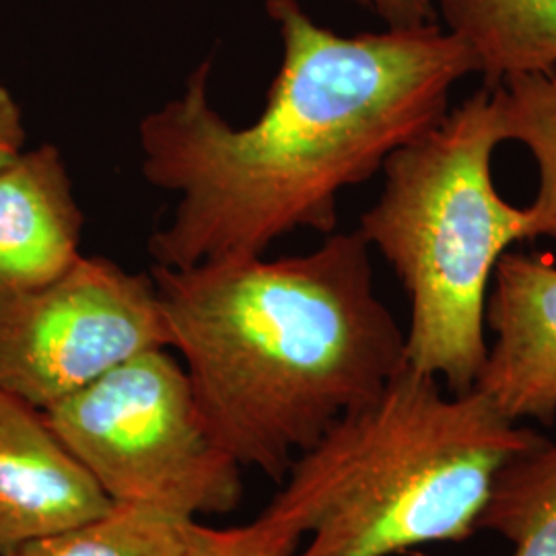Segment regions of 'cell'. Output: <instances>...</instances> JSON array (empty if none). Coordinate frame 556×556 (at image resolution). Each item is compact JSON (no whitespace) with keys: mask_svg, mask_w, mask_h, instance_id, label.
Instances as JSON below:
<instances>
[{"mask_svg":"<svg viewBox=\"0 0 556 556\" xmlns=\"http://www.w3.org/2000/svg\"><path fill=\"white\" fill-rule=\"evenodd\" d=\"M282 56L258 118L236 126L211 101V60L139 124L140 172L178 197L149 239L155 266L264 256L298 229L330 236L338 199L374 178L450 112L477 73L441 23L340 36L299 0H264Z\"/></svg>","mask_w":556,"mask_h":556,"instance_id":"obj_1","label":"cell"},{"mask_svg":"<svg viewBox=\"0 0 556 556\" xmlns=\"http://www.w3.org/2000/svg\"><path fill=\"white\" fill-rule=\"evenodd\" d=\"M151 277L204 429L277 484L406 365L358 231L298 256L153 266Z\"/></svg>","mask_w":556,"mask_h":556,"instance_id":"obj_2","label":"cell"},{"mask_svg":"<svg viewBox=\"0 0 556 556\" xmlns=\"http://www.w3.org/2000/svg\"><path fill=\"white\" fill-rule=\"evenodd\" d=\"M546 438L472 390L404 365L299 454L270 507L309 542L299 556H392L464 542L498 472Z\"/></svg>","mask_w":556,"mask_h":556,"instance_id":"obj_3","label":"cell"},{"mask_svg":"<svg viewBox=\"0 0 556 556\" xmlns=\"http://www.w3.org/2000/svg\"><path fill=\"white\" fill-rule=\"evenodd\" d=\"M498 144L493 91L482 87L390 155L381 194L358 223L410 301L406 365L443 379L452 394L472 392L484 367L498 260L530 241L526 208L503 199L493 179Z\"/></svg>","mask_w":556,"mask_h":556,"instance_id":"obj_4","label":"cell"},{"mask_svg":"<svg viewBox=\"0 0 556 556\" xmlns=\"http://www.w3.org/2000/svg\"><path fill=\"white\" fill-rule=\"evenodd\" d=\"M43 415L112 503L194 519L241 503V466L204 429L167 349L128 358Z\"/></svg>","mask_w":556,"mask_h":556,"instance_id":"obj_5","label":"cell"},{"mask_svg":"<svg viewBox=\"0 0 556 556\" xmlns=\"http://www.w3.org/2000/svg\"><path fill=\"white\" fill-rule=\"evenodd\" d=\"M169 349L157 287L114 260L0 293V390L48 410L140 353Z\"/></svg>","mask_w":556,"mask_h":556,"instance_id":"obj_6","label":"cell"},{"mask_svg":"<svg viewBox=\"0 0 556 556\" xmlns=\"http://www.w3.org/2000/svg\"><path fill=\"white\" fill-rule=\"evenodd\" d=\"M493 346L475 390L511 420L556 417V264L548 254L507 252L486 299Z\"/></svg>","mask_w":556,"mask_h":556,"instance_id":"obj_7","label":"cell"},{"mask_svg":"<svg viewBox=\"0 0 556 556\" xmlns=\"http://www.w3.org/2000/svg\"><path fill=\"white\" fill-rule=\"evenodd\" d=\"M43 410L0 390V556L112 509Z\"/></svg>","mask_w":556,"mask_h":556,"instance_id":"obj_8","label":"cell"},{"mask_svg":"<svg viewBox=\"0 0 556 556\" xmlns=\"http://www.w3.org/2000/svg\"><path fill=\"white\" fill-rule=\"evenodd\" d=\"M85 217L54 144L0 167V293L36 289L77 264Z\"/></svg>","mask_w":556,"mask_h":556,"instance_id":"obj_9","label":"cell"},{"mask_svg":"<svg viewBox=\"0 0 556 556\" xmlns=\"http://www.w3.org/2000/svg\"><path fill=\"white\" fill-rule=\"evenodd\" d=\"M486 89L556 68V0H438Z\"/></svg>","mask_w":556,"mask_h":556,"instance_id":"obj_10","label":"cell"},{"mask_svg":"<svg viewBox=\"0 0 556 556\" xmlns=\"http://www.w3.org/2000/svg\"><path fill=\"white\" fill-rule=\"evenodd\" d=\"M478 530L514 544V556H556V441L511 459L493 484Z\"/></svg>","mask_w":556,"mask_h":556,"instance_id":"obj_11","label":"cell"},{"mask_svg":"<svg viewBox=\"0 0 556 556\" xmlns=\"http://www.w3.org/2000/svg\"><path fill=\"white\" fill-rule=\"evenodd\" d=\"M491 91L501 144H521L536 163V197L526 208L530 239H556V68L505 80Z\"/></svg>","mask_w":556,"mask_h":556,"instance_id":"obj_12","label":"cell"},{"mask_svg":"<svg viewBox=\"0 0 556 556\" xmlns=\"http://www.w3.org/2000/svg\"><path fill=\"white\" fill-rule=\"evenodd\" d=\"M179 517L149 505L114 503L103 516L31 540L9 556H181Z\"/></svg>","mask_w":556,"mask_h":556,"instance_id":"obj_13","label":"cell"},{"mask_svg":"<svg viewBox=\"0 0 556 556\" xmlns=\"http://www.w3.org/2000/svg\"><path fill=\"white\" fill-rule=\"evenodd\" d=\"M181 540V556H293L301 536L268 505L252 523L229 530L186 519Z\"/></svg>","mask_w":556,"mask_h":556,"instance_id":"obj_14","label":"cell"},{"mask_svg":"<svg viewBox=\"0 0 556 556\" xmlns=\"http://www.w3.org/2000/svg\"><path fill=\"white\" fill-rule=\"evenodd\" d=\"M376 15L386 27H415L438 23V0H351Z\"/></svg>","mask_w":556,"mask_h":556,"instance_id":"obj_15","label":"cell"},{"mask_svg":"<svg viewBox=\"0 0 556 556\" xmlns=\"http://www.w3.org/2000/svg\"><path fill=\"white\" fill-rule=\"evenodd\" d=\"M25 122L20 103L0 83V167L17 157L25 147Z\"/></svg>","mask_w":556,"mask_h":556,"instance_id":"obj_16","label":"cell"}]
</instances>
